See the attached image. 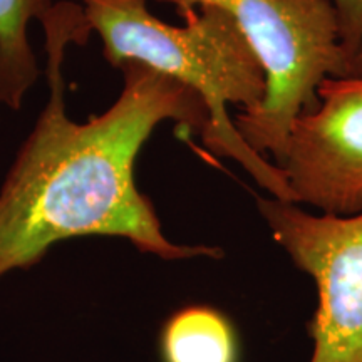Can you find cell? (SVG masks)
Returning a JSON list of instances; mask_svg holds the SVG:
<instances>
[{"label": "cell", "mask_w": 362, "mask_h": 362, "mask_svg": "<svg viewBox=\"0 0 362 362\" xmlns=\"http://www.w3.org/2000/svg\"><path fill=\"white\" fill-rule=\"evenodd\" d=\"M280 168L296 203L327 215L362 210V78H327L297 117Z\"/></svg>", "instance_id": "obj_5"}, {"label": "cell", "mask_w": 362, "mask_h": 362, "mask_svg": "<svg viewBox=\"0 0 362 362\" xmlns=\"http://www.w3.org/2000/svg\"><path fill=\"white\" fill-rule=\"evenodd\" d=\"M257 208L275 243L317 287L309 362H362V210L312 215L274 197H257Z\"/></svg>", "instance_id": "obj_4"}, {"label": "cell", "mask_w": 362, "mask_h": 362, "mask_svg": "<svg viewBox=\"0 0 362 362\" xmlns=\"http://www.w3.org/2000/svg\"><path fill=\"white\" fill-rule=\"evenodd\" d=\"M163 362H238V341L223 312L208 305H188L163 324Z\"/></svg>", "instance_id": "obj_7"}, {"label": "cell", "mask_w": 362, "mask_h": 362, "mask_svg": "<svg viewBox=\"0 0 362 362\" xmlns=\"http://www.w3.org/2000/svg\"><path fill=\"white\" fill-rule=\"evenodd\" d=\"M40 25L49 94L0 187V280L33 269L57 243L90 235L124 238L161 260L221 259L218 247L171 242L136 185V161L158 126L175 121L203 133L208 111L200 96L151 67L124 62L116 101L78 123L67 112L64 64L67 49L93 34L83 6L56 2Z\"/></svg>", "instance_id": "obj_1"}, {"label": "cell", "mask_w": 362, "mask_h": 362, "mask_svg": "<svg viewBox=\"0 0 362 362\" xmlns=\"http://www.w3.org/2000/svg\"><path fill=\"white\" fill-rule=\"evenodd\" d=\"M183 19L194 8H221L235 21L260 61L265 94L233 121L253 151L282 165L297 117L315 107L317 90L341 67L332 0H156Z\"/></svg>", "instance_id": "obj_3"}, {"label": "cell", "mask_w": 362, "mask_h": 362, "mask_svg": "<svg viewBox=\"0 0 362 362\" xmlns=\"http://www.w3.org/2000/svg\"><path fill=\"white\" fill-rule=\"evenodd\" d=\"M52 0H0V104L19 111L42 69L30 44L29 27L42 22Z\"/></svg>", "instance_id": "obj_6"}, {"label": "cell", "mask_w": 362, "mask_h": 362, "mask_svg": "<svg viewBox=\"0 0 362 362\" xmlns=\"http://www.w3.org/2000/svg\"><path fill=\"white\" fill-rule=\"evenodd\" d=\"M339 27L337 78H362V0H332Z\"/></svg>", "instance_id": "obj_8"}, {"label": "cell", "mask_w": 362, "mask_h": 362, "mask_svg": "<svg viewBox=\"0 0 362 362\" xmlns=\"http://www.w3.org/2000/svg\"><path fill=\"white\" fill-rule=\"evenodd\" d=\"M103 57L115 69L139 62L197 93L208 111L200 134L211 155L230 158L247 170L270 197L293 202L284 170L248 146L230 116L247 111L265 94V74L235 21L221 8L203 6L171 25L149 12L146 0H81Z\"/></svg>", "instance_id": "obj_2"}]
</instances>
